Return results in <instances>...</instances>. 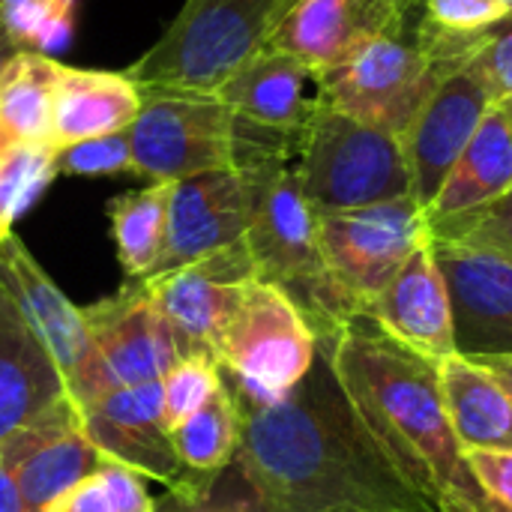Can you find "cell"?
<instances>
[{
  "instance_id": "obj_1",
  "label": "cell",
  "mask_w": 512,
  "mask_h": 512,
  "mask_svg": "<svg viewBox=\"0 0 512 512\" xmlns=\"http://www.w3.org/2000/svg\"><path fill=\"white\" fill-rule=\"evenodd\" d=\"M234 402L237 465L267 512H441L360 417L327 348L282 399Z\"/></svg>"
},
{
  "instance_id": "obj_2",
  "label": "cell",
  "mask_w": 512,
  "mask_h": 512,
  "mask_svg": "<svg viewBox=\"0 0 512 512\" xmlns=\"http://www.w3.org/2000/svg\"><path fill=\"white\" fill-rule=\"evenodd\" d=\"M333 369L360 417L441 512H507L477 483L444 408L438 363L357 315L330 342Z\"/></svg>"
},
{
  "instance_id": "obj_3",
  "label": "cell",
  "mask_w": 512,
  "mask_h": 512,
  "mask_svg": "<svg viewBox=\"0 0 512 512\" xmlns=\"http://www.w3.org/2000/svg\"><path fill=\"white\" fill-rule=\"evenodd\" d=\"M237 171L246 174L252 189L246 249L258 279L282 288L297 303L318 342H330L357 315L327 273L318 243V216L300 189L294 159H258Z\"/></svg>"
},
{
  "instance_id": "obj_4",
  "label": "cell",
  "mask_w": 512,
  "mask_h": 512,
  "mask_svg": "<svg viewBox=\"0 0 512 512\" xmlns=\"http://www.w3.org/2000/svg\"><path fill=\"white\" fill-rule=\"evenodd\" d=\"M294 0H186L162 39L129 66L138 90L216 93L267 48Z\"/></svg>"
},
{
  "instance_id": "obj_5",
  "label": "cell",
  "mask_w": 512,
  "mask_h": 512,
  "mask_svg": "<svg viewBox=\"0 0 512 512\" xmlns=\"http://www.w3.org/2000/svg\"><path fill=\"white\" fill-rule=\"evenodd\" d=\"M294 168L315 213L360 210L411 195L402 138L330 105H321L312 117Z\"/></svg>"
},
{
  "instance_id": "obj_6",
  "label": "cell",
  "mask_w": 512,
  "mask_h": 512,
  "mask_svg": "<svg viewBox=\"0 0 512 512\" xmlns=\"http://www.w3.org/2000/svg\"><path fill=\"white\" fill-rule=\"evenodd\" d=\"M318 357V336L297 303L264 279H249L213 360L225 387L246 402H276L291 393Z\"/></svg>"
},
{
  "instance_id": "obj_7",
  "label": "cell",
  "mask_w": 512,
  "mask_h": 512,
  "mask_svg": "<svg viewBox=\"0 0 512 512\" xmlns=\"http://www.w3.org/2000/svg\"><path fill=\"white\" fill-rule=\"evenodd\" d=\"M453 66V60L396 33L366 42L318 78L324 105L402 138Z\"/></svg>"
},
{
  "instance_id": "obj_8",
  "label": "cell",
  "mask_w": 512,
  "mask_h": 512,
  "mask_svg": "<svg viewBox=\"0 0 512 512\" xmlns=\"http://www.w3.org/2000/svg\"><path fill=\"white\" fill-rule=\"evenodd\" d=\"M126 138L132 174L150 183L234 168V114L216 93L141 90V108Z\"/></svg>"
},
{
  "instance_id": "obj_9",
  "label": "cell",
  "mask_w": 512,
  "mask_h": 512,
  "mask_svg": "<svg viewBox=\"0 0 512 512\" xmlns=\"http://www.w3.org/2000/svg\"><path fill=\"white\" fill-rule=\"evenodd\" d=\"M327 273L354 315H366L399 267L429 237L414 195L360 210L315 213Z\"/></svg>"
},
{
  "instance_id": "obj_10",
  "label": "cell",
  "mask_w": 512,
  "mask_h": 512,
  "mask_svg": "<svg viewBox=\"0 0 512 512\" xmlns=\"http://www.w3.org/2000/svg\"><path fill=\"white\" fill-rule=\"evenodd\" d=\"M93 363L75 405H87L111 390H126L162 381L168 369L183 360V348L153 303L144 279H129L117 294L81 306Z\"/></svg>"
},
{
  "instance_id": "obj_11",
  "label": "cell",
  "mask_w": 512,
  "mask_h": 512,
  "mask_svg": "<svg viewBox=\"0 0 512 512\" xmlns=\"http://www.w3.org/2000/svg\"><path fill=\"white\" fill-rule=\"evenodd\" d=\"M75 408L87 441L105 462L123 465L138 477H150L177 498H198L216 483V477H195L180 465L162 423L159 381L111 390Z\"/></svg>"
},
{
  "instance_id": "obj_12",
  "label": "cell",
  "mask_w": 512,
  "mask_h": 512,
  "mask_svg": "<svg viewBox=\"0 0 512 512\" xmlns=\"http://www.w3.org/2000/svg\"><path fill=\"white\" fill-rule=\"evenodd\" d=\"M492 105V87L486 84L471 54L441 78L420 114L405 129L402 150L411 171V195L420 201L423 210L444 186L447 174L459 162L462 150L468 147Z\"/></svg>"
},
{
  "instance_id": "obj_13",
  "label": "cell",
  "mask_w": 512,
  "mask_h": 512,
  "mask_svg": "<svg viewBox=\"0 0 512 512\" xmlns=\"http://www.w3.org/2000/svg\"><path fill=\"white\" fill-rule=\"evenodd\" d=\"M255 264L246 249V240L228 249H219L201 261L183 264L168 273L147 276L144 285L171 324L183 357L189 354H207L213 357V348L246 288L249 279H255Z\"/></svg>"
},
{
  "instance_id": "obj_14",
  "label": "cell",
  "mask_w": 512,
  "mask_h": 512,
  "mask_svg": "<svg viewBox=\"0 0 512 512\" xmlns=\"http://www.w3.org/2000/svg\"><path fill=\"white\" fill-rule=\"evenodd\" d=\"M432 252L450 291L456 354L468 360L512 357L510 261L447 240H432Z\"/></svg>"
},
{
  "instance_id": "obj_15",
  "label": "cell",
  "mask_w": 512,
  "mask_h": 512,
  "mask_svg": "<svg viewBox=\"0 0 512 512\" xmlns=\"http://www.w3.org/2000/svg\"><path fill=\"white\" fill-rule=\"evenodd\" d=\"M252 189L243 171H207L171 186L162 255L150 276L201 261L246 240ZM147 279V276H144Z\"/></svg>"
},
{
  "instance_id": "obj_16",
  "label": "cell",
  "mask_w": 512,
  "mask_h": 512,
  "mask_svg": "<svg viewBox=\"0 0 512 512\" xmlns=\"http://www.w3.org/2000/svg\"><path fill=\"white\" fill-rule=\"evenodd\" d=\"M0 285L54 357L69 399H75L93 363V342L81 306L69 303V297L54 285V279L15 234H6L0 240Z\"/></svg>"
},
{
  "instance_id": "obj_17",
  "label": "cell",
  "mask_w": 512,
  "mask_h": 512,
  "mask_svg": "<svg viewBox=\"0 0 512 512\" xmlns=\"http://www.w3.org/2000/svg\"><path fill=\"white\" fill-rule=\"evenodd\" d=\"M402 27L405 9L399 0H294L267 48L324 72L366 42L402 33Z\"/></svg>"
},
{
  "instance_id": "obj_18",
  "label": "cell",
  "mask_w": 512,
  "mask_h": 512,
  "mask_svg": "<svg viewBox=\"0 0 512 512\" xmlns=\"http://www.w3.org/2000/svg\"><path fill=\"white\" fill-rule=\"evenodd\" d=\"M0 453L18 483L27 512H42L54 498L93 477L105 462L87 441L72 399L18 429L0 444Z\"/></svg>"
},
{
  "instance_id": "obj_19",
  "label": "cell",
  "mask_w": 512,
  "mask_h": 512,
  "mask_svg": "<svg viewBox=\"0 0 512 512\" xmlns=\"http://www.w3.org/2000/svg\"><path fill=\"white\" fill-rule=\"evenodd\" d=\"M216 96L237 120L300 144L312 117L324 105L318 72L303 60L273 48H264L246 60L216 90Z\"/></svg>"
},
{
  "instance_id": "obj_20",
  "label": "cell",
  "mask_w": 512,
  "mask_h": 512,
  "mask_svg": "<svg viewBox=\"0 0 512 512\" xmlns=\"http://www.w3.org/2000/svg\"><path fill=\"white\" fill-rule=\"evenodd\" d=\"M366 315L399 345L432 363L456 354L450 291L429 237L399 267Z\"/></svg>"
},
{
  "instance_id": "obj_21",
  "label": "cell",
  "mask_w": 512,
  "mask_h": 512,
  "mask_svg": "<svg viewBox=\"0 0 512 512\" xmlns=\"http://www.w3.org/2000/svg\"><path fill=\"white\" fill-rule=\"evenodd\" d=\"M69 402L66 381L0 285V444Z\"/></svg>"
},
{
  "instance_id": "obj_22",
  "label": "cell",
  "mask_w": 512,
  "mask_h": 512,
  "mask_svg": "<svg viewBox=\"0 0 512 512\" xmlns=\"http://www.w3.org/2000/svg\"><path fill=\"white\" fill-rule=\"evenodd\" d=\"M141 108V90L117 72L60 69L51 147L63 150L78 141L126 132Z\"/></svg>"
},
{
  "instance_id": "obj_23",
  "label": "cell",
  "mask_w": 512,
  "mask_h": 512,
  "mask_svg": "<svg viewBox=\"0 0 512 512\" xmlns=\"http://www.w3.org/2000/svg\"><path fill=\"white\" fill-rule=\"evenodd\" d=\"M512 186V129L501 102L489 108L480 129L462 150L459 162L447 174L444 186L423 210L426 225L471 213Z\"/></svg>"
},
{
  "instance_id": "obj_24",
  "label": "cell",
  "mask_w": 512,
  "mask_h": 512,
  "mask_svg": "<svg viewBox=\"0 0 512 512\" xmlns=\"http://www.w3.org/2000/svg\"><path fill=\"white\" fill-rule=\"evenodd\" d=\"M444 408L462 450L512 453L510 390L477 360L447 357L438 363Z\"/></svg>"
},
{
  "instance_id": "obj_25",
  "label": "cell",
  "mask_w": 512,
  "mask_h": 512,
  "mask_svg": "<svg viewBox=\"0 0 512 512\" xmlns=\"http://www.w3.org/2000/svg\"><path fill=\"white\" fill-rule=\"evenodd\" d=\"M63 63L42 51H21L0 78V132L12 144L51 147L54 96ZM54 150V147H51Z\"/></svg>"
},
{
  "instance_id": "obj_26",
  "label": "cell",
  "mask_w": 512,
  "mask_h": 512,
  "mask_svg": "<svg viewBox=\"0 0 512 512\" xmlns=\"http://www.w3.org/2000/svg\"><path fill=\"white\" fill-rule=\"evenodd\" d=\"M171 186L174 183H147L144 189L123 192L108 204L111 240L129 279L150 276L162 255Z\"/></svg>"
},
{
  "instance_id": "obj_27",
  "label": "cell",
  "mask_w": 512,
  "mask_h": 512,
  "mask_svg": "<svg viewBox=\"0 0 512 512\" xmlns=\"http://www.w3.org/2000/svg\"><path fill=\"white\" fill-rule=\"evenodd\" d=\"M180 465L195 477H219L240 447V408L222 381V390L189 420L168 432Z\"/></svg>"
},
{
  "instance_id": "obj_28",
  "label": "cell",
  "mask_w": 512,
  "mask_h": 512,
  "mask_svg": "<svg viewBox=\"0 0 512 512\" xmlns=\"http://www.w3.org/2000/svg\"><path fill=\"white\" fill-rule=\"evenodd\" d=\"M57 177V150L15 144L0 168V240L12 234L15 219Z\"/></svg>"
},
{
  "instance_id": "obj_29",
  "label": "cell",
  "mask_w": 512,
  "mask_h": 512,
  "mask_svg": "<svg viewBox=\"0 0 512 512\" xmlns=\"http://www.w3.org/2000/svg\"><path fill=\"white\" fill-rule=\"evenodd\" d=\"M426 228L432 240H447V243H459L468 249H480L512 264V186L501 198L471 213L432 222Z\"/></svg>"
},
{
  "instance_id": "obj_30",
  "label": "cell",
  "mask_w": 512,
  "mask_h": 512,
  "mask_svg": "<svg viewBox=\"0 0 512 512\" xmlns=\"http://www.w3.org/2000/svg\"><path fill=\"white\" fill-rule=\"evenodd\" d=\"M78 0H0V15L24 51L60 48L75 27Z\"/></svg>"
},
{
  "instance_id": "obj_31",
  "label": "cell",
  "mask_w": 512,
  "mask_h": 512,
  "mask_svg": "<svg viewBox=\"0 0 512 512\" xmlns=\"http://www.w3.org/2000/svg\"><path fill=\"white\" fill-rule=\"evenodd\" d=\"M159 384H162V423L171 432L222 390V372L213 357L189 354L174 369H168Z\"/></svg>"
},
{
  "instance_id": "obj_32",
  "label": "cell",
  "mask_w": 512,
  "mask_h": 512,
  "mask_svg": "<svg viewBox=\"0 0 512 512\" xmlns=\"http://www.w3.org/2000/svg\"><path fill=\"white\" fill-rule=\"evenodd\" d=\"M156 512H267V507L234 459L204 495L177 498V495L165 492L156 501Z\"/></svg>"
},
{
  "instance_id": "obj_33",
  "label": "cell",
  "mask_w": 512,
  "mask_h": 512,
  "mask_svg": "<svg viewBox=\"0 0 512 512\" xmlns=\"http://www.w3.org/2000/svg\"><path fill=\"white\" fill-rule=\"evenodd\" d=\"M132 171V150L126 132L78 141L72 147L57 150V174H78V177H105Z\"/></svg>"
},
{
  "instance_id": "obj_34",
  "label": "cell",
  "mask_w": 512,
  "mask_h": 512,
  "mask_svg": "<svg viewBox=\"0 0 512 512\" xmlns=\"http://www.w3.org/2000/svg\"><path fill=\"white\" fill-rule=\"evenodd\" d=\"M474 63L480 66L486 84L492 87L495 102L512 96V15L480 36L474 51Z\"/></svg>"
},
{
  "instance_id": "obj_35",
  "label": "cell",
  "mask_w": 512,
  "mask_h": 512,
  "mask_svg": "<svg viewBox=\"0 0 512 512\" xmlns=\"http://www.w3.org/2000/svg\"><path fill=\"white\" fill-rule=\"evenodd\" d=\"M468 465L483 486V492L501 507L512 512V453L501 450H465Z\"/></svg>"
},
{
  "instance_id": "obj_36",
  "label": "cell",
  "mask_w": 512,
  "mask_h": 512,
  "mask_svg": "<svg viewBox=\"0 0 512 512\" xmlns=\"http://www.w3.org/2000/svg\"><path fill=\"white\" fill-rule=\"evenodd\" d=\"M42 512H117L111 492L102 480V471H96L93 477L81 480L78 486H72L69 492H63L60 498H54Z\"/></svg>"
},
{
  "instance_id": "obj_37",
  "label": "cell",
  "mask_w": 512,
  "mask_h": 512,
  "mask_svg": "<svg viewBox=\"0 0 512 512\" xmlns=\"http://www.w3.org/2000/svg\"><path fill=\"white\" fill-rule=\"evenodd\" d=\"M0 512H27L24 510V498L18 492V483L0 453Z\"/></svg>"
},
{
  "instance_id": "obj_38",
  "label": "cell",
  "mask_w": 512,
  "mask_h": 512,
  "mask_svg": "<svg viewBox=\"0 0 512 512\" xmlns=\"http://www.w3.org/2000/svg\"><path fill=\"white\" fill-rule=\"evenodd\" d=\"M21 51H24V48H21L18 39L9 33L6 21H3V15H0V78H3V72L9 69V63H12Z\"/></svg>"
},
{
  "instance_id": "obj_39",
  "label": "cell",
  "mask_w": 512,
  "mask_h": 512,
  "mask_svg": "<svg viewBox=\"0 0 512 512\" xmlns=\"http://www.w3.org/2000/svg\"><path fill=\"white\" fill-rule=\"evenodd\" d=\"M477 363H483V366L510 390L512 396V357H492V360H477Z\"/></svg>"
},
{
  "instance_id": "obj_40",
  "label": "cell",
  "mask_w": 512,
  "mask_h": 512,
  "mask_svg": "<svg viewBox=\"0 0 512 512\" xmlns=\"http://www.w3.org/2000/svg\"><path fill=\"white\" fill-rule=\"evenodd\" d=\"M12 147H15V144H12V141H9V138L0 132V168H3V159H6V153H9Z\"/></svg>"
},
{
  "instance_id": "obj_41",
  "label": "cell",
  "mask_w": 512,
  "mask_h": 512,
  "mask_svg": "<svg viewBox=\"0 0 512 512\" xmlns=\"http://www.w3.org/2000/svg\"><path fill=\"white\" fill-rule=\"evenodd\" d=\"M501 108H504V114H507V120H510V129H512V96L510 99H501Z\"/></svg>"
},
{
  "instance_id": "obj_42",
  "label": "cell",
  "mask_w": 512,
  "mask_h": 512,
  "mask_svg": "<svg viewBox=\"0 0 512 512\" xmlns=\"http://www.w3.org/2000/svg\"><path fill=\"white\" fill-rule=\"evenodd\" d=\"M399 3H402V9H408V6H414L417 0H399Z\"/></svg>"
},
{
  "instance_id": "obj_43",
  "label": "cell",
  "mask_w": 512,
  "mask_h": 512,
  "mask_svg": "<svg viewBox=\"0 0 512 512\" xmlns=\"http://www.w3.org/2000/svg\"><path fill=\"white\" fill-rule=\"evenodd\" d=\"M510 3H512V0H510Z\"/></svg>"
}]
</instances>
